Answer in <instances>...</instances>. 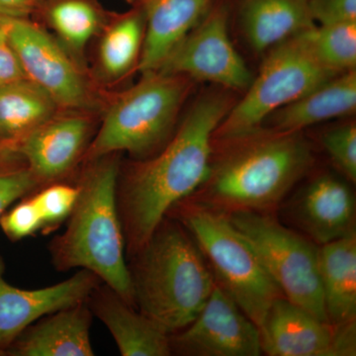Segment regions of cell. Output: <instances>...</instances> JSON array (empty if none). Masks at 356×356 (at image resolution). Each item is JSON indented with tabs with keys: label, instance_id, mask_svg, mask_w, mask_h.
<instances>
[{
	"label": "cell",
	"instance_id": "cell-1",
	"mask_svg": "<svg viewBox=\"0 0 356 356\" xmlns=\"http://www.w3.org/2000/svg\"><path fill=\"white\" fill-rule=\"evenodd\" d=\"M229 109L224 95L203 96L161 153L118 175L117 207L128 255L147 242L177 204L207 181L214 134Z\"/></svg>",
	"mask_w": 356,
	"mask_h": 356
},
{
	"label": "cell",
	"instance_id": "cell-2",
	"mask_svg": "<svg viewBox=\"0 0 356 356\" xmlns=\"http://www.w3.org/2000/svg\"><path fill=\"white\" fill-rule=\"evenodd\" d=\"M116 154L92 161L77 184L79 197L67 229L51 240L49 250L57 270L86 269L136 308L117 207L120 163Z\"/></svg>",
	"mask_w": 356,
	"mask_h": 356
},
{
	"label": "cell",
	"instance_id": "cell-3",
	"mask_svg": "<svg viewBox=\"0 0 356 356\" xmlns=\"http://www.w3.org/2000/svg\"><path fill=\"white\" fill-rule=\"evenodd\" d=\"M130 257L136 308L170 334L191 325L216 284L193 238L165 217Z\"/></svg>",
	"mask_w": 356,
	"mask_h": 356
},
{
	"label": "cell",
	"instance_id": "cell-4",
	"mask_svg": "<svg viewBox=\"0 0 356 356\" xmlns=\"http://www.w3.org/2000/svg\"><path fill=\"white\" fill-rule=\"evenodd\" d=\"M313 163L298 132L254 138L211 168L206 198L220 211H264L280 203Z\"/></svg>",
	"mask_w": 356,
	"mask_h": 356
},
{
	"label": "cell",
	"instance_id": "cell-5",
	"mask_svg": "<svg viewBox=\"0 0 356 356\" xmlns=\"http://www.w3.org/2000/svg\"><path fill=\"white\" fill-rule=\"evenodd\" d=\"M181 219L209 262L217 284L259 329L270 307L283 294L252 243L226 213L209 206L187 207Z\"/></svg>",
	"mask_w": 356,
	"mask_h": 356
},
{
	"label": "cell",
	"instance_id": "cell-6",
	"mask_svg": "<svg viewBox=\"0 0 356 356\" xmlns=\"http://www.w3.org/2000/svg\"><path fill=\"white\" fill-rule=\"evenodd\" d=\"M187 92L184 76L145 72L115 100L86 154L88 161L128 152L145 156L163 144Z\"/></svg>",
	"mask_w": 356,
	"mask_h": 356
},
{
	"label": "cell",
	"instance_id": "cell-7",
	"mask_svg": "<svg viewBox=\"0 0 356 356\" xmlns=\"http://www.w3.org/2000/svg\"><path fill=\"white\" fill-rule=\"evenodd\" d=\"M337 76L318 62L302 33L276 44L247 95L217 128L214 138L227 142L257 133L271 114Z\"/></svg>",
	"mask_w": 356,
	"mask_h": 356
},
{
	"label": "cell",
	"instance_id": "cell-8",
	"mask_svg": "<svg viewBox=\"0 0 356 356\" xmlns=\"http://www.w3.org/2000/svg\"><path fill=\"white\" fill-rule=\"evenodd\" d=\"M229 221L252 243L288 301L327 320L318 275V248L259 211L229 212Z\"/></svg>",
	"mask_w": 356,
	"mask_h": 356
},
{
	"label": "cell",
	"instance_id": "cell-9",
	"mask_svg": "<svg viewBox=\"0 0 356 356\" xmlns=\"http://www.w3.org/2000/svg\"><path fill=\"white\" fill-rule=\"evenodd\" d=\"M156 72L189 76L232 89L248 88L252 76L232 44L228 11L215 7L170 51Z\"/></svg>",
	"mask_w": 356,
	"mask_h": 356
},
{
	"label": "cell",
	"instance_id": "cell-10",
	"mask_svg": "<svg viewBox=\"0 0 356 356\" xmlns=\"http://www.w3.org/2000/svg\"><path fill=\"white\" fill-rule=\"evenodd\" d=\"M0 26L28 81L57 105L86 106L88 95L83 76L55 40L27 18H0Z\"/></svg>",
	"mask_w": 356,
	"mask_h": 356
},
{
	"label": "cell",
	"instance_id": "cell-11",
	"mask_svg": "<svg viewBox=\"0 0 356 356\" xmlns=\"http://www.w3.org/2000/svg\"><path fill=\"white\" fill-rule=\"evenodd\" d=\"M261 350L270 356H355L356 322L334 324L284 297L269 309L261 327Z\"/></svg>",
	"mask_w": 356,
	"mask_h": 356
},
{
	"label": "cell",
	"instance_id": "cell-12",
	"mask_svg": "<svg viewBox=\"0 0 356 356\" xmlns=\"http://www.w3.org/2000/svg\"><path fill=\"white\" fill-rule=\"evenodd\" d=\"M172 339V353L187 356H259L261 331L220 285L191 325Z\"/></svg>",
	"mask_w": 356,
	"mask_h": 356
},
{
	"label": "cell",
	"instance_id": "cell-13",
	"mask_svg": "<svg viewBox=\"0 0 356 356\" xmlns=\"http://www.w3.org/2000/svg\"><path fill=\"white\" fill-rule=\"evenodd\" d=\"M6 264L0 255V350L44 316L83 303L100 282L95 273L81 269L69 280L39 289H21L4 278ZM7 355V353H6Z\"/></svg>",
	"mask_w": 356,
	"mask_h": 356
},
{
	"label": "cell",
	"instance_id": "cell-14",
	"mask_svg": "<svg viewBox=\"0 0 356 356\" xmlns=\"http://www.w3.org/2000/svg\"><path fill=\"white\" fill-rule=\"evenodd\" d=\"M291 216L314 243L323 245L355 234V199L348 185L321 175L292 201Z\"/></svg>",
	"mask_w": 356,
	"mask_h": 356
},
{
	"label": "cell",
	"instance_id": "cell-15",
	"mask_svg": "<svg viewBox=\"0 0 356 356\" xmlns=\"http://www.w3.org/2000/svg\"><path fill=\"white\" fill-rule=\"evenodd\" d=\"M88 136V123L83 117L50 119L23 138L15 149L41 188L60 181L74 168Z\"/></svg>",
	"mask_w": 356,
	"mask_h": 356
},
{
	"label": "cell",
	"instance_id": "cell-16",
	"mask_svg": "<svg viewBox=\"0 0 356 356\" xmlns=\"http://www.w3.org/2000/svg\"><path fill=\"white\" fill-rule=\"evenodd\" d=\"M86 303L93 316L106 325L121 355H172V334L105 283L100 282L93 289Z\"/></svg>",
	"mask_w": 356,
	"mask_h": 356
},
{
	"label": "cell",
	"instance_id": "cell-17",
	"mask_svg": "<svg viewBox=\"0 0 356 356\" xmlns=\"http://www.w3.org/2000/svg\"><path fill=\"white\" fill-rule=\"evenodd\" d=\"M88 303L62 309L28 327L7 350L13 356H92Z\"/></svg>",
	"mask_w": 356,
	"mask_h": 356
},
{
	"label": "cell",
	"instance_id": "cell-18",
	"mask_svg": "<svg viewBox=\"0 0 356 356\" xmlns=\"http://www.w3.org/2000/svg\"><path fill=\"white\" fill-rule=\"evenodd\" d=\"M145 34L139 70L156 72L170 51L201 21L213 0H140Z\"/></svg>",
	"mask_w": 356,
	"mask_h": 356
},
{
	"label": "cell",
	"instance_id": "cell-19",
	"mask_svg": "<svg viewBox=\"0 0 356 356\" xmlns=\"http://www.w3.org/2000/svg\"><path fill=\"white\" fill-rule=\"evenodd\" d=\"M355 110V70L337 74L267 119L276 132H299L321 122L350 116Z\"/></svg>",
	"mask_w": 356,
	"mask_h": 356
},
{
	"label": "cell",
	"instance_id": "cell-20",
	"mask_svg": "<svg viewBox=\"0 0 356 356\" xmlns=\"http://www.w3.org/2000/svg\"><path fill=\"white\" fill-rule=\"evenodd\" d=\"M240 16L248 43L257 53L316 26L309 0H242Z\"/></svg>",
	"mask_w": 356,
	"mask_h": 356
},
{
	"label": "cell",
	"instance_id": "cell-21",
	"mask_svg": "<svg viewBox=\"0 0 356 356\" xmlns=\"http://www.w3.org/2000/svg\"><path fill=\"white\" fill-rule=\"evenodd\" d=\"M318 275L327 320L334 324L356 318V234L318 248Z\"/></svg>",
	"mask_w": 356,
	"mask_h": 356
},
{
	"label": "cell",
	"instance_id": "cell-22",
	"mask_svg": "<svg viewBox=\"0 0 356 356\" xmlns=\"http://www.w3.org/2000/svg\"><path fill=\"white\" fill-rule=\"evenodd\" d=\"M55 105L43 89L27 79L1 86L0 146L16 152L23 138L51 119Z\"/></svg>",
	"mask_w": 356,
	"mask_h": 356
},
{
	"label": "cell",
	"instance_id": "cell-23",
	"mask_svg": "<svg viewBox=\"0 0 356 356\" xmlns=\"http://www.w3.org/2000/svg\"><path fill=\"white\" fill-rule=\"evenodd\" d=\"M145 34L142 9L126 14L110 26L99 49L100 64L107 74L119 76L140 57Z\"/></svg>",
	"mask_w": 356,
	"mask_h": 356
},
{
	"label": "cell",
	"instance_id": "cell-24",
	"mask_svg": "<svg viewBox=\"0 0 356 356\" xmlns=\"http://www.w3.org/2000/svg\"><path fill=\"white\" fill-rule=\"evenodd\" d=\"M42 6L51 27L76 50L83 49L102 24V14L93 0H44Z\"/></svg>",
	"mask_w": 356,
	"mask_h": 356
},
{
	"label": "cell",
	"instance_id": "cell-25",
	"mask_svg": "<svg viewBox=\"0 0 356 356\" xmlns=\"http://www.w3.org/2000/svg\"><path fill=\"white\" fill-rule=\"evenodd\" d=\"M318 62L334 74L355 70L356 22L316 25L302 32Z\"/></svg>",
	"mask_w": 356,
	"mask_h": 356
},
{
	"label": "cell",
	"instance_id": "cell-26",
	"mask_svg": "<svg viewBox=\"0 0 356 356\" xmlns=\"http://www.w3.org/2000/svg\"><path fill=\"white\" fill-rule=\"evenodd\" d=\"M79 185L56 182L41 187L31 194L38 208L44 235L53 233L67 220L79 197Z\"/></svg>",
	"mask_w": 356,
	"mask_h": 356
},
{
	"label": "cell",
	"instance_id": "cell-27",
	"mask_svg": "<svg viewBox=\"0 0 356 356\" xmlns=\"http://www.w3.org/2000/svg\"><path fill=\"white\" fill-rule=\"evenodd\" d=\"M323 145L337 168L351 182L356 181V127L346 124L329 131L323 137Z\"/></svg>",
	"mask_w": 356,
	"mask_h": 356
},
{
	"label": "cell",
	"instance_id": "cell-28",
	"mask_svg": "<svg viewBox=\"0 0 356 356\" xmlns=\"http://www.w3.org/2000/svg\"><path fill=\"white\" fill-rule=\"evenodd\" d=\"M0 228L13 243L42 232L43 221L31 195L22 198L13 209L1 215Z\"/></svg>",
	"mask_w": 356,
	"mask_h": 356
},
{
	"label": "cell",
	"instance_id": "cell-29",
	"mask_svg": "<svg viewBox=\"0 0 356 356\" xmlns=\"http://www.w3.org/2000/svg\"><path fill=\"white\" fill-rule=\"evenodd\" d=\"M39 188L38 181L27 165L0 172V217L11 204Z\"/></svg>",
	"mask_w": 356,
	"mask_h": 356
},
{
	"label": "cell",
	"instance_id": "cell-30",
	"mask_svg": "<svg viewBox=\"0 0 356 356\" xmlns=\"http://www.w3.org/2000/svg\"><path fill=\"white\" fill-rule=\"evenodd\" d=\"M309 8L316 25L356 22V0H309Z\"/></svg>",
	"mask_w": 356,
	"mask_h": 356
},
{
	"label": "cell",
	"instance_id": "cell-31",
	"mask_svg": "<svg viewBox=\"0 0 356 356\" xmlns=\"http://www.w3.org/2000/svg\"><path fill=\"white\" fill-rule=\"evenodd\" d=\"M26 79L19 60L6 42L0 44V88Z\"/></svg>",
	"mask_w": 356,
	"mask_h": 356
},
{
	"label": "cell",
	"instance_id": "cell-32",
	"mask_svg": "<svg viewBox=\"0 0 356 356\" xmlns=\"http://www.w3.org/2000/svg\"><path fill=\"white\" fill-rule=\"evenodd\" d=\"M44 0H0V18H27Z\"/></svg>",
	"mask_w": 356,
	"mask_h": 356
},
{
	"label": "cell",
	"instance_id": "cell-33",
	"mask_svg": "<svg viewBox=\"0 0 356 356\" xmlns=\"http://www.w3.org/2000/svg\"><path fill=\"white\" fill-rule=\"evenodd\" d=\"M19 159H23L19 154L9 147L0 146V172L22 165L19 163Z\"/></svg>",
	"mask_w": 356,
	"mask_h": 356
},
{
	"label": "cell",
	"instance_id": "cell-34",
	"mask_svg": "<svg viewBox=\"0 0 356 356\" xmlns=\"http://www.w3.org/2000/svg\"><path fill=\"white\" fill-rule=\"evenodd\" d=\"M3 42H6V34L3 28L0 26V44L3 43Z\"/></svg>",
	"mask_w": 356,
	"mask_h": 356
},
{
	"label": "cell",
	"instance_id": "cell-35",
	"mask_svg": "<svg viewBox=\"0 0 356 356\" xmlns=\"http://www.w3.org/2000/svg\"><path fill=\"white\" fill-rule=\"evenodd\" d=\"M6 355V353H4V351L0 350V356H4Z\"/></svg>",
	"mask_w": 356,
	"mask_h": 356
},
{
	"label": "cell",
	"instance_id": "cell-36",
	"mask_svg": "<svg viewBox=\"0 0 356 356\" xmlns=\"http://www.w3.org/2000/svg\"><path fill=\"white\" fill-rule=\"evenodd\" d=\"M128 1L133 2V1H136V0H128Z\"/></svg>",
	"mask_w": 356,
	"mask_h": 356
}]
</instances>
